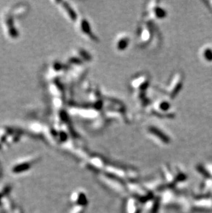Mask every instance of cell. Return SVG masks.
Listing matches in <instances>:
<instances>
[{
	"mask_svg": "<svg viewBox=\"0 0 212 213\" xmlns=\"http://www.w3.org/2000/svg\"><path fill=\"white\" fill-rule=\"evenodd\" d=\"M78 29L80 33L90 41L93 42H97L98 41V38L93 32L91 24L88 19L85 18L80 19L79 21L78 22Z\"/></svg>",
	"mask_w": 212,
	"mask_h": 213,
	"instance_id": "cell-1",
	"label": "cell"
},
{
	"mask_svg": "<svg viewBox=\"0 0 212 213\" xmlns=\"http://www.w3.org/2000/svg\"><path fill=\"white\" fill-rule=\"evenodd\" d=\"M131 38L126 33L120 34L117 37L114 41V48L119 52H123L129 47Z\"/></svg>",
	"mask_w": 212,
	"mask_h": 213,
	"instance_id": "cell-2",
	"label": "cell"
},
{
	"mask_svg": "<svg viewBox=\"0 0 212 213\" xmlns=\"http://www.w3.org/2000/svg\"><path fill=\"white\" fill-rule=\"evenodd\" d=\"M153 4L150 5L149 7V17L153 19H162L167 15L166 11L162 7H161L158 4L157 2H153Z\"/></svg>",
	"mask_w": 212,
	"mask_h": 213,
	"instance_id": "cell-3",
	"label": "cell"
},
{
	"mask_svg": "<svg viewBox=\"0 0 212 213\" xmlns=\"http://www.w3.org/2000/svg\"><path fill=\"white\" fill-rule=\"evenodd\" d=\"M147 133H148L150 136L156 137V139L162 142L168 143L169 140L168 136L165 133H164L163 131L158 128V126L150 125L148 126V128H147Z\"/></svg>",
	"mask_w": 212,
	"mask_h": 213,
	"instance_id": "cell-4",
	"label": "cell"
},
{
	"mask_svg": "<svg viewBox=\"0 0 212 213\" xmlns=\"http://www.w3.org/2000/svg\"><path fill=\"white\" fill-rule=\"evenodd\" d=\"M151 29L148 26H142L139 28V43L145 44L149 41L151 37Z\"/></svg>",
	"mask_w": 212,
	"mask_h": 213,
	"instance_id": "cell-5",
	"label": "cell"
},
{
	"mask_svg": "<svg viewBox=\"0 0 212 213\" xmlns=\"http://www.w3.org/2000/svg\"><path fill=\"white\" fill-rule=\"evenodd\" d=\"M61 4L60 5V8L62 10L63 13L71 21H76L77 19V15L75 12V10H73L70 5H68L65 2H60Z\"/></svg>",
	"mask_w": 212,
	"mask_h": 213,
	"instance_id": "cell-6",
	"label": "cell"
},
{
	"mask_svg": "<svg viewBox=\"0 0 212 213\" xmlns=\"http://www.w3.org/2000/svg\"><path fill=\"white\" fill-rule=\"evenodd\" d=\"M179 76L178 74H176V75L174 77V79H172V81L169 84V88L168 90V93L170 97H174L178 95V92L179 90L178 88V86H179Z\"/></svg>",
	"mask_w": 212,
	"mask_h": 213,
	"instance_id": "cell-7",
	"label": "cell"
},
{
	"mask_svg": "<svg viewBox=\"0 0 212 213\" xmlns=\"http://www.w3.org/2000/svg\"><path fill=\"white\" fill-rule=\"evenodd\" d=\"M155 108L156 110L161 113H165V112H168L169 108H170V103L168 101L165 100H161L158 102L156 103L155 104Z\"/></svg>",
	"mask_w": 212,
	"mask_h": 213,
	"instance_id": "cell-8",
	"label": "cell"
}]
</instances>
